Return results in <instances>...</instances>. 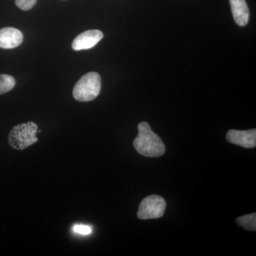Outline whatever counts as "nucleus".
I'll list each match as a JSON object with an SVG mask.
<instances>
[{"label":"nucleus","mask_w":256,"mask_h":256,"mask_svg":"<svg viewBox=\"0 0 256 256\" xmlns=\"http://www.w3.org/2000/svg\"><path fill=\"white\" fill-rule=\"evenodd\" d=\"M138 130V134L133 146L138 153L148 158H159L164 154L166 148L164 142L153 132L148 122H140Z\"/></svg>","instance_id":"obj_1"},{"label":"nucleus","mask_w":256,"mask_h":256,"mask_svg":"<svg viewBox=\"0 0 256 256\" xmlns=\"http://www.w3.org/2000/svg\"><path fill=\"white\" fill-rule=\"evenodd\" d=\"M100 76L96 72H90L82 76L74 86L73 96L80 102L94 100L100 94Z\"/></svg>","instance_id":"obj_2"},{"label":"nucleus","mask_w":256,"mask_h":256,"mask_svg":"<svg viewBox=\"0 0 256 256\" xmlns=\"http://www.w3.org/2000/svg\"><path fill=\"white\" fill-rule=\"evenodd\" d=\"M37 130L38 126L32 121L14 126L10 131L8 137L10 146L18 150L26 149L38 141Z\"/></svg>","instance_id":"obj_3"},{"label":"nucleus","mask_w":256,"mask_h":256,"mask_svg":"<svg viewBox=\"0 0 256 256\" xmlns=\"http://www.w3.org/2000/svg\"><path fill=\"white\" fill-rule=\"evenodd\" d=\"M166 202L158 195L146 196L141 202L138 212V217L141 220L159 218L164 216Z\"/></svg>","instance_id":"obj_4"},{"label":"nucleus","mask_w":256,"mask_h":256,"mask_svg":"<svg viewBox=\"0 0 256 256\" xmlns=\"http://www.w3.org/2000/svg\"><path fill=\"white\" fill-rule=\"evenodd\" d=\"M228 142L245 148H254L256 146V130H230L226 134Z\"/></svg>","instance_id":"obj_5"},{"label":"nucleus","mask_w":256,"mask_h":256,"mask_svg":"<svg viewBox=\"0 0 256 256\" xmlns=\"http://www.w3.org/2000/svg\"><path fill=\"white\" fill-rule=\"evenodd\" d=\"M102 38L104 33L100 30H88L76 37L72 43V48L75 50H89L95 46Z\"/></svg>","instance_id":"obj_6"},{"label":"nucleus","mask_w":256,"mask_h":256,"mask_svg":"<svg viewBox=\"0 0 256 256\" xmlns=\"http://www.w3.org/2000/svg\"><path fill=\"white\" fill-rule=\"evenodd\" d=\"M23 34L13 28H5L0 30V48L5 50L14 48L23 42Z\"/></svg>","instance_id":"obj_7"},{"label":"nucleus","mask_w":256,"mask_h":256,"mask_svg":"<svg viewBox=\"0 0 256 256\" xmlns=\"http://www.w3.org/2000/svg\"><path fill=\"white\" fill-rule=\"evenodd\" d=\"M235 22L240 26L248 24L250 12L246 0H229Z\"/></svg>","instance_id":"obj_8"},{"label":"nucleus","mask_w":256,"mask_h":256,"mask_svg":"<svg viewBox=\"0 0 256 256\" xmlns=\"http://www.w3.org/2000/svg\"><path fill=\"white\" fill-rule=\"evenodd\" d=\"M236 223L240 226L244 227L246 230H256V213L249 215L242 216L236 220Z\"/></svg>","instance_id":"obj_9"},{"label":"nucleus","mask_w":256,"mask_h":256,"mask_svg":"<svg viewBox=\"0 0 256 256\" xmlns=\"http://www.w3.org/2000/svg\"><path fill=\"white\" fill-rule=\"evenodd\" d=\"M16 82L14 77L8 74H1L0 75V95L12 90L15 86Z\"/></svg>","instance_id":"obj_10"},{"label":"nucleus","mask_w":256,"mask_h":256,"mask_svg":"<svg viewBox=\"0 0 256 256\" xmlns=\"http://www.w3.org/2000/svg\"><path fill=\"white\" fill-rule=\"evenodd\" d=\"M37 0H15V4L20 9L28 11L36 5Z\"/></svg>","instance_id":"obj_11"},{"label":"nucleus","mask_w":256,"mask_h":256,"mask_svg":"<svg viewBox=\"0 0 256 256\" xmlns=\"http://www.w3.org/2000/svg\"><path fill=\"white\" fill-rule=\"evenodd\" d=\"M74 230L76 233L82 234V235H88L92 232V228L85 225L74 226Z\"/></svg>","instance_id":"obj_12"}]
</instances>
